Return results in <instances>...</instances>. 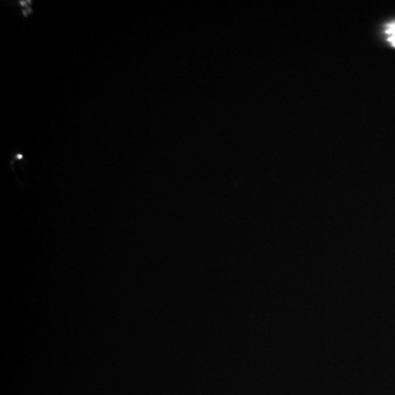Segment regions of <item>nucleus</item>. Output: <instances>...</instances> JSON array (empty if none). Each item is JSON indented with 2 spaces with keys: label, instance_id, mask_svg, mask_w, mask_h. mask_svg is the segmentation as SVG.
I'll list each match as a JSON object with an SVG mask.
<instances>
[{
  "label": "nucleus",
  "instance_id": "f257e3e1",
  "mask_svg": "<svg viewBox=\"0 0 395 395\" xmlns=\"http://www.w3.org/2000/svg\"><path fill=\"white\" fill-rule=\"evenodd\" d=\"M385 33L388 34L389 42L395 47V22H392L386 26Z\"/></svg>",
  "mask_w": 395,
  "mask_h": 395
}]
</instances>
